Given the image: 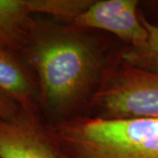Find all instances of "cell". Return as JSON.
Listing matches in <instances>:
<instances>
[{"label": "cell", "instance_id": "obj_2", "mask_svg": "<svg viewBox=\"0 0 158 158\" xmlns=\"http://www.w3.org/2000/svg\"><path fill=\"white\" fill-rule=\"evenodd\" d=\"M46 127L62 158H158V118L78 115Z\"/></svg>", "mask_w": 158, "mask_h": 158}, {"label": "cell", "instance_id": "obj_9", "mask_svg": "<svg viewBox=\"0 0 158 158\" xmlns=\"http://www.w3.org/2000/svg\"><path fill=\"white\" fill-rule=\"evenodd\" d=\"M94 0H27L33 14H46L72 21L90 7Z\"/></svg>", "mask_w": 158, "mask_h": 158}, {"label": "cell", "instance_id": "obj_3", "mask_svg": "<svg viewBox=\"0 0 158 158\" xmlns=\"http://www.w3.org/2000/svg\"><path fill=\"white\" fill-rule=\"evenodd\" d=\"M89 106L103 118H158V74L120 60L106 68Z\"/></svg>", "mask_w": 158, "mask_h": 158}, {"label": "cell", "instance_id": "obj_8", "mask_svg": "<svg viewBox=\"0 0 158 158\" xmlns=\"http://www.w3.org/2000/svg\"><path fill=\"white\" fill-rule=\"evenodd\" d=\"M139 14L147 30V41L141 47H126L118 57L132 67L158 74V26L149 22L140 10Z\"/></svg>", "mask_w": 158, "mask_h": 158}, {"label": "cell", "instance_id": "obj_6", "mask_svg": "<svg viewBox=\"0 0 158 158\" xmlns=\"http://www.w3.org/2000/svg\"><path fill=\"white\" fill-rule=\"evenodd\" d=\"M0 90L22 110L40 113L37 79L21 53L0 45Z\"/></svg>", "mask_w": 158, "mask_h": 158}, {"label": "cell", "instance_id": "obj_10", "mask_svg": "<svg viewBox=\"0 0 158 158\" xmlns=\"http://www.w3.org/2000/svg\"><path fill=\"white\" fill-rule=\"evenodd\" d=\"M21 108L13 99L0 90V117L11 119L16 117Z\"/></svg>", "mask_w": 158, "mask_h": 158}, {"label": "cell", "instance_id": "obj_5", "mask_svg": "<svg viewBox=\"0 0 158 158\" xmlns=\"http://www.w3.org/2000/svg\"><path fill=\"white\" fill-rule=\"evenodd\" d=\"M0 158H62L47 132L40 113L20 110L0 117Z\"/></svg>", "mask_w": 158, "mask_h": 158}, {"label": "cell", "instance_id": "obj_7", "mask_svg": "<svg viewBox=\"0 0 158 158\" xmlns=\"http://www.w3.org/2000/svg\"><path fill=\"white\" fill-rule=\"evenodd\" d=\"M35 24L27 0H0V45L22 53Z\"/></svg>", "mask_w": 158, "mask_h": 158}, {"label": "cell", "instance_id": "obj_4", "mask_svg": "<svg viewBox=\"0 0 158 158\" xmlns=\"http://www.w3.org/2000/svg\"><path fill=\"white\" fill-rule=\"evenodd\" d=\"M137 0H98L71 21L81 30L99 29L113 34L131 47L146 43L148 33L141 23Z\"/></svg>", "mask_w": 158, "mask_h": 158}, {"label": "cell", "instance_id": "obj_1", "mask_svg": "<svg viewBox=\"0 0 158 158\" xmlns=\"http://www.w3.org/2000/svg\"><path fill=\"white\" fill-rule=\"evenodd\" d=\"M83 32L36 19L21 53L37 79L40 113L54 122L69 118L89 102L106 69L98 48Z\"/></svg>", "mask_w": 158, "mask_h": 158}, {"label": "cell", "instance_id": "obj_11", "mask_svg": "<svg viewBox=\"0 0 158 158\" xmlns=\"http://www.w3.org/2000/svg\"><path fill=\"white\" fill-rule=\"evenodd\" d=\"M140 6H144V8L147 11V12H143L141 11L143 13L148 12L150 15H152L153 17L156 18V20H158V1H148V2H144V4H141V2H140ZM155 25H158V23L155 24Z\"/></svg>", "mask_w": 158, "mask_h": 158}]
</instances>
